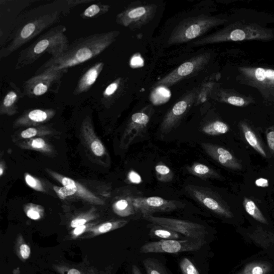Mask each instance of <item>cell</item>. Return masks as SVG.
<instances>
[{
  "mask_svg": "<svg viewBox=\"0 0 274 274\" xmlns=\"http://www.w3.org/2000/svg\"><path fill=\"white\" fill-rule=\"evenodd\" d=\"M38 131L36 128L34 127H30L28 129L23 131L21 133L22 138L25 139H28L31 138L32 136H34L37 135Z\"/></svg>",
  "mask_w": 274,
  "mask_h": 274,
  "instance_id": "obj_44",
  "label": "cell"
},
{
  "mask_svg": "<svg viewBox=\"0 0 274 274\" xmlns=\"http://www.w3.org/2000/svg\"><path fill=\"white\" fill-rule=\"evenodd\" d=\"M110 10V6L101 3L93 4L87 7L80 15L83 19H93L106 14Z\"/></svg>",
  "mask_w": 274,
  "mask_h": 274,
  "instance_id": "obj_25",
  "label": "cell"
},
{
  "mask_svg": "<svg viewBox=\"0 0 274 274\" xmlns=\"http://www.w3.org/2000/svg\"><path fill=\"white\" fill-rule=\"evenodd\" d=\"M157 11V6L155 4L133 3L117 15L116 22L132 30L140 29L154 18Z\"/></svg>",
  "mask_w": 274,
  "mask_h": 274,
  "instance_id": "obj_7",
  "label": "cell"
},
{
  "mask_svg": "<svg viewBox=\"0 0 274 274\" xmlns=\"http://www.w3.org/2000/svg\"><path fill=\"white\" fill-rule=\"evenodd\" d=\"M144 64V60L140 55H134L130 60V66L133 68L142 67Z\"/></svg>",
  "mask_w": 274,
  "mask_h": 274,
  "instance_id": "obj_41",
  "label": "cell"
},
{
  "mask_svg": "<svg viewBox=\"0 0 274 274\" xmlns=\"http://www.w3.org/2000/svg\"><path fill=\"white\" fill-rule=\"evenodd\" d=\"M54 114L53 110L34 109L30 110L21 118L22 121L42 123L46 121Z\"/></svg>",
  "mask_w": 274,
  "mask_h": 274,
  "instance_id": "obj_23",
  "label": "cell"
},
{
  "mask_svg": "<svg viewBox=\"0 0 274 274\" xmlns=\"http://www.w3.org/2000/svg\"><path fill=\"white\" fill-rule=\"evenodd\" d=\"M199 90L197 88L189 92L177 101L165 115L160 128L161 135H165L179 125L193 103L198 99Z\"/></svg>",
  "mask_w": 274,
  "mask_h": 274,
  "instance_id": "obj_11",
  "label": "cell"
},
{
  "mask_svg": "<svg viewBox=\"0 0 274 274\" xmlns=\"http://www.w3.org/2000/svg\"><path fill=\"white\" fill-rule=\"evenodd\" d=\"M171 97V92L167 87L158 86L151 94V100L155 105H160L167 102Z\"/></svg>",
  "mask_w": 274,
  "mask_h": 274,
  "instance_id": "obj_27",
  "label": "cell"
},
{
  "mask_svg": "<svg viewBox=\"0 0 274 274\" xmlns=\"http://www.w3.org/2000/svg\"><path fill=\"white\" fill-rule=\"evenodd\" d=\"M132 274H143L140 269L136 265H133Z\"/></svg>",
  "mask_w": 274,
  "mask_h": 274,
  "instance_id": "obj_50",
  "label": "cell"
},
{
  "mask_svg": "<svg viewBox=\"0 0 274 274\" xmlns=\"http://www.w3.org/2000/svg\"><path fill=\"white\" fill-rule=\"evenodd\" d=\"M228 131V126L219 120L209 123L202 128L203 133L209 135H219L226 133Z\"/></svg>",
  "mask_w": 274,
  "mask_h": 274,
  "instance_id": "obj_29",
  "label": "cell"
},
{
  "mask_svg": "<svg viewBox=\"0 0 274 274\" xmlns=\"http://www.w3.org/2000/svg\"><path fill=\"white\" fill-rule=\"evenodd\" d=\"M255 184L257 187L261 188H267L269 186L268 181L263 178H260L256 180Z\"/></svg>",
  "mask_w": 274,
  "mask_h": 274,
  "instance_id": "obj_47",
  "label": "cell"
},
{
  "mask_svg": "<svg viewBox=\"0 0 274 274\" xmlns=\"http://www.w3.org/2000/svg\"><path fill=\"white\" fill-rule=\"evenodd\" d=\"M55 269L60 274H111V269L108 272L100 271L84 262L78 265H56Z\"/></svg>",
  "mask_w": 274,
  "mask_h": 274,
  "instance_id": "obj_19",
  "label": "cell"
},
{
  "mask_svg": "<svg viewBox=\"0 0 274 274\" xmlns=\"http://www.w3.org/2000/svg\"><path fill=\"white\" fill-rule=\"evenodd\" d=\"M143 262L147 274H167L164 265L158 260L148 258Z\"/></svg>",
  "mask_w": 274,
  "mask_h": 274,
  "instance_id": "obj_32",
  "label": "cell"
},
{
  "mask_svg": "<svg viewBox=\"0 0 274 274\" xmlns=\"http://www.w3.org/2000/svg\"><path fill=\"white\" fill-rule=\"evenodd\" d=\"M31 146L34 149H43L46 147V143L43 139H37L32 141Z\"/></svg>",
  "mask_w": 274,
  "mask_h": 274,
  "instance_id": "obj_46",
  "label": "cell"
},
{
  "mask_svg": "<svg viewBox=\"0 0 274 274\" xmlns=\"http://www.w3.org/2000/svg\"><path fill=\"white\" fill-rule=\"evenodd\" d=\"M150 235L161 240H177L180 238V233L157 224L151 228Z\"/></svg>",
  "mask_w": 274,
  "mask_h": 274,
  "instance_id": "obj_24",
  "label": "cell"
},
{
  "mask_svg": "<svg viewBox=\"0 0 274 274\" xmlns=\"http://www.w3.org/2000/svg\"><path fill=\"white\" fill-rule=\"evenodd\" d=\"M187 169L190 174L203 180L221 179V176L218 173L213 169L204 164L196 163L188 167Z\"/></svg>",
  "mask_w": 274,
  "mask_h": 274,
  "instance_id": "obj_21",
  "label": "cell"
},
{
  "mask_svg": "<svg viewBox=\"0 0 274 274\" xmlns=\"http://www.w3.org/2000/svg\"><path fill=\"white\" fill-rule=\"evenodd\" d=\"M241 128H242L245 140L248 144L262 157L264 158L266 157V153H265L261 147L260 142L257 140L254 132L245 124H241Z\"/></svg>",
  "mask_w": 274,
  "mask_h": 274,
  "instance_id": "obj_26",
  "label": "cell"
},
{
  "mask_svg": "<svg viewBox=\"0 0 274 274\" xmlns=\"http://www.w3.org/2000/svg\"><path fill=\"white\" fill-rule=\"evenodd\" d=\"M273 38L271 30L254 24L235 23L216 33L198 40L193 46L225 42H240L250 40H270Z\"/></svg>",
  "mask_w": 274,
  "mask_h": 274,
  "instance_id": "obj_4",
  "label": "cell"
},
{
  "mask_svg": "<svg viewBox=\"0 0 274 274\" xmlns=\"http://www.w3.org/2000/svg\"><path fill=\"white\" fill-rule=\"evenodd\" d=\"M155 171L157 178L161 182H170L174 179V174L171 168L163 163L160 162L157 165Z\"/></svg>",
  "mask_w": 274,
  "mask_h": 274,
  "instance_id": "obj_31",
  "label": "cell"
},
{
  "mask_svg": "<svg viewBox=\"0 0 274 274\" xmlns=\"http://www.w3.org/2000/svg\"><path fill=\"white\" fill-rule=\"evenodd\" d=\"M16 247V252L21 260H27L29 258L31 253V248L24 242L22 237L19 238Z\"/></svg>",
  "mask_w": 274,
  "mask_h": 274,
  "instance_id": "obj_33",
  "label": "cell"
},
{
  "mask_svg": "<svg viewBox=\"0 0 274 274\" xmlns=\"http://www.w3.org/2000/svg\"><path fill=\"white\" fill-rule=\"evenodd\" d=\"M151 117V114L145 110L135 112L132 115L123 134L122 142L123 148H128L136 137L146 131Z\"/></svg>",
  "mask_w": 274,
  "mask_h": 274,
  "instance_id": "obj_14",
  "label": "cell"
},
{
  "mask_svg": "<svg viewBox=\"0 0 274 274\" xmlns=\"http://www.w3.org/2000/svg\"><path fill=\"white\" fill-rule=\"evenodd\" d=\"M119 32L112 31L96 34L77 39L67 51L57 58H51L36 71L35 75L46 70H69L91 60L105 51L115 42Z\"/></svg>",
  "mask_w": 274,
  "mask_h": 274,
  "instance_id": "obj_2",
  "label": "cell"
},
{
  "mask_svg": "<svg viewBox=\"0 0 274 274\" xmlns=\"http://www.w3.org/2000/svg\"><path fill=\"white\" fill-rule=\"evenodd\" d=\"M128 180L132 184H138L142 182V180L141 176L133 171H131L128 173Z\"/></svg>",
  "mask_w": 274,
  "mask_h": 274,
  "instance_id": "obj_42",
  "label": "cell"
},
{
  "mask_svg": "<svg viewBox=\"0 0 274 274\" xmlns=\"http://www.w3.org/2000/svg\"><path fill=\"white\" fill-rule=\"evenodd\" d=\"M180 265L183 274H200L195 264L187 257L182 259Z\"/></svg>",
  "mask_w": 274,
  "mask_h": 274,
  "instance_id": "obj_35",
  "label": "cell"
},
{
  "mask_svg": "<svg viewBox=\"0 0 274 274\" xmlns=\"http://www.w3.org/2000/svg\"><path fill=\"white\" fill-rule=\"evenodd\" d=\"M185 189L192 199L209 211L227 218H231L233 216L227 205L210 189L195 185H187Z\"/></svg>",
  "mask_w": 274,
  "mask_h": 274,
  "instance_id": "obj_12",
  "label": "cell"
},
{
  "mask_svg": "<svg viewBox=\"0 0 274 274\" xmlns=\"http://www.w3.org/2000/svg\"><path fill=\"white\" fill-rule=\"evenodd\" d=\"M228 103L232 104V105L241 107L244 105L245 103V100L242 98L236 96H230L227 99Z\"/></svg>",
  "mask_w": 274,
  "mask_h": 274,
  "instance_id": "obj_40",
  "label": "cell"
},
{
  "mask_svg": "<svg viewBox=\"0 0 274 274\" xmlns=\"http://www.w3.org/2000/svg\"><path fill=\"white\" fill-rule=\"evenodd\" d=\"M27 215L29 218L32 220H38L40 218V214L33 209H30L27 212Z\"/></svg>",
  "mask_w": 274,
  "mask_h": 274,
  "instance_id": "obj_49",
  "label": "cell"
},
{
  "mask_svg": "<svg viewBox=\"0 0 274 274\" xmlns=\"http://www.w3.org/2000/svg\"><path fill=\"white\" fill-rule=\"evenodd\" d=\"M22 96V92L20 88L13 84V89L8 91L2 100L0 106L2 114H14L17 111V104Z\"/></svg>",
  "mask_w": 274,
  "mask_h": 274,
  "instance_id": "obj_18",
  "label": "cell"
},
{
  "mask_svg": "<svg viewBox=\"0 0 274 274\" xmlns=\"http://www.w3.org/2000/svg\"><path fill=\"white\" fill-rule=\"evenodd\" d=\"M267 139L269 148L274 151V131H270L267 134Z\"/></svg>",
  "mask_w": 274,
  "mask_h": 274,
  "instance_id": "obj_48",
  "label": "cell"
},
{
  "mask_svg": "<svg viewBox=\"0 0 274 274\" xmlns=\"http://www.w3.org/2000/svg\"><path fill=\"white\" fill-rule=\"evenodd\" d=\"M206 244V240L187 238L183 240H160L147 243L141 248L143 253H179L199 250Z\"/></svg>",
  "mask_w": 274,
  "mask_h": 274,
  "instance_id": "obj_10",
  "label": "cell"
},
{
  "mask_svg": "<svg viewBox=\"0 0 274 274\" xmlns=\"http://www.w3.org/2000/svg\"><path fill=\"white\" fill-rule=\"evenodd\" d=\"M88 221H89V219L88 218L79 217V218L75 219L71 221V227L76 228L79 226H82V225H85Z\"/></svg>",
  "mask_w": 274,
  "mask_h": 274,
  "instance_id": "obj_43",
  "label": "cell"
},
{
  "mask_svg": "<svg viewBox=\"0 0 274 274\" xmlns=\"http://www.w3.org/2000/svg\"><path fill=\"white\" fill-rule=\"evenodd\" d=\"M91 148L94 154L98 157L102 156L105 152L103 145L99 141H93L91 144Z\"/></svg>",
  "mask_w": 274,
  "mask_h": 274,
  "instance_id": "obj_37",
  "label": "cell"
},
{
  "mask_svg": "<svg viewBox=\"0 0 274 274\" xmlns=\"http://www.w3.org/2000/svg\"><path fill=\"white\" fill-rule=\"evenodd\" d=\"M26 181L29 186L38 191H42L43 187L41 184L34 177L27 174L26 176Z\"/></svg>",
  "mask_w": 274,
  "mask_h": 274,
  "instance_id": "obj_38",
  "label": "cell"
},
{
  "mask_svg": "<svg viewBox=\"0 0 274 274\" xmlns=\"http://www.w3.org/2000/svg\"><path fill=\"white\" fill-rule=\"evenodd\" d=\"M104 63L97 62L88 69L80 78L74 91L75 95H79L87 92L95 84L103 69Z\"/></svg>",
  "mask_w": 274,
  "mask_h": 274,
  "instance_id": "obj_17",
  "label": "cell"
},
{
  "mask_svg": "<svg viewBox=\"0 0 274 274\" xmlns=\"http://www.w3.org/2000/svg\"><path fill=\"white\" fill-rule=\"evenodd\" d=\"M145 220L153 224L170 229L187 238L205 240L207 231L204 225L188 221L155 216L143 215Z\"/></svg>",
  "mask_w": 274,
  "mask_h": 274,
  "instance_id": "obj_9",
  "label": "cell"
},
{
  "mask_svg": "<svg viewBox=\"0 0 274 274\" xmlns=\"http://www.w3.org/2000/svg\"><path fill=\"white\" fill-rule=\"evenodd\" d=\"M210 59L211 54L208 53L193 57L159 80L155 84L154 87L164 86L168 88L178 83L184 79L195 75L205 67Z\"/></svg>",
  "mask_w": 274,
  "mask_h": 274,
  "instance_id": "obj_8",
  "label": "cell"
},
{
  "mask_svg": "<svg viewBox=\"0 0 274 274\" xmlns=\"http://www.w3.org/2000/svg\"><path fill=\"white\" fill-rule=\"evenodd\" d=\"M243 205L246 212L253 218L262 223L267 224V221L258 207L250 199L244 198Z\"/></svg>",
  "mask_w": 274,
  "mask_h": 274,
  "instance_id": "obj_28",
  "label": "cell"
},
{
  "mask_svg": "<svg viewBox=\"0 0 274 274\" xmlns=\"http://www.w3.org/2000/svg\"><path fill=\"white\" fill-rule=\"evenodd\" d=\"M53 176L56 179L61 182L63 185V187L54 188L55 192L61 199H64L68 197L75 195L77 193H78L80 196L89 200L93 201L98 200V198L93 196L91 193L87 192L82 187L79 186V184L76 183L74 180L56 174H54Z\"/></svg>",
  "mask_w": 274,
  "mask_h": 274,
  "instance_id": "obj_16",
  "label": "cell"
},
{
  "mask_svg": "<svg viewBox=\"0 0 274 274\" xmlns=\"http://www.w3.org/2000/svg\"><path fill=\"white\" fill-rule=\"evenodd\" d=\"M134 204L137 212L144 215L159 212H170L183 208L184 205L179 201L167 200L159 197L136 196Z\"/></svg>",
  "mask_w": 274,
  "mask_h": 274,
  "instance_id": "obj_13",
  "label": "cell"
},
{
  "mask_svg": "<svg viewBox=\"0 0 274 274\" xmlns=\"http://www.w3.org/2000/svg\"><path fill=\"white\" fill-rule=\"evenodd\" d=\"M95 2H96V0H68V1L64 2H65L68 10H69L78 5L89 4Z\"/></svg>",
  "mask_w": 274,
  "mask_h": 274,
  "instance_id": "obj_39",
  "label": "cell"
},
{
  "mask_svg": "<svg viewBox=\"0 0 274 274\" xmlns=\"http://www.w3.org/2000/svg\"><path fill=\"white\" fill-rule=\"evenodd\" d=\"M135 198L134 196L126 195L118 199L113 206L115 213L119 216L126 217L138 212L134 204Z\"/></svg>",
  "mask_w": 274,
  "mask_h": 274,
  "instance_id": "obj_20",
  "label": "cell"
},
{
  "mask_svg": "<svg viewBox=\"0 0 274 274\" xmlns=\"http://www.w3.org/2000/svg\"><path fill=\"white\" fill-rule=\"evenodd\" d=\"M201 147L207 155L221 166L232 170H241L242 166L226 149L211 143H203Z\"/></svg>",
  "mask_w": 274,
  "mask_h": 274,
  "instance_id": "obj_15",
  "label": "cell"
},
{
  "mask_svg": "<svg viewBox=\"0 0 274 274\" xmlns=\"http://www.w3.org/2000/svg\"><path fill=\"white\" fill-rule=\"evenodd\" d=\"M225 21L204 15L185 19L173 30L167 43L169 45H174L189 42Z\"/></svg>",
  "mask_w": 274,
  "mask_h": 274,
  "instance_id": "obj_5",
  "label": "cell"
},
{
  "mask_svg": "<svg viewBox=\"0 0 274 274\" xmlns=\"http://www.w3.org/2000/svg\"><path fill=\"white\" fill-rule=\"evenodd\" d=\"M68 70H46L24 83L22 96L33 98L51 91L57 93L63 76Z\"/></svg>",
  "mask_w": 274,
  "mask_h": 274,
  "instance_id": "obj_6",
  "label": "cell"
},
{
  "mask_svg": "<svg viewBox=\"0 0 274 274\" xmlns=\"http://www.w3.org/2000/svg\"><path fill=\"white\" fill-rule=\"evenodd\" d=\"M62 3L54 2L40 6L22 15L6 41L8 43L0 51V57H7L58 23L62 14L68 13L65 4Z\"/></svg>",
  "mask_w": 274,
  "mask_h": 274,
  "instance_id": "obj_1",
  "label": "cell"
},
{
  "mask_svg": "<svg viewBox=\"0 0 274 274\" xmlns=\"http://www.w3.org/2000/svg\"><path fill=\"white\" fill-rule=\"evenodd\" d=\"M128 223L126 220H117L104 223L98 227L89 229L84 238H88L100 235L111 231L122 228Z\"/></svg>",
  "mask_w": 274,
  "mask_h": 274,
  "instance_id": "obj_22",
  "label": "cell"
},
{
  "mask_svg": "<svg viewBox=\"0 0 274 274\" xmlns=\"http://www.w3.org/2000/svg\"><path fill=\"white\" fill-rule=\"evenodd\" d=\"M88 226L89 225L85 224L75 228L72 232L71 236L72 237H78L82 235L87 230Z\"/></svg>",
  "mask_w": 274,
  "mask_h": 274,
  "instance_id": "obj_45",
  "label": "cell"
},
{
  "mask_svg": "<svg viewBox=\"0 0 274 274\" xmlns=\"http://www.w3.org/2000/svg\"><path fill=\"white\" fill-rule=\"evenodd\" d=\"M270 265L265 262H253L248 264L237 274H267L270 270Z\"/></svg>",
  "mask_w": 274,
  "mask_h": 274,
  "instance_id": "obj_30",
  "label": "cell"
},
{
  "mask_svg": "<svg viewBox=\"0 0 274 274\" xmlns=\"http://www.w3.org/2000/svg\"><path fill=\"white\" fill-rule=\"evenodd\" d=\"M254 76L255 79L259 82H264L267 79L274 84V70H273L258 68L255 70Z\"/></svg>",
  "mask_w": 274,
  "mask_h": 274,
  "instance_id": "obj_34",
  "label": "cell"
},
{
  "mask_svg": "<svg viewBox=\"0 0 274 274\" xmlns=\"http://www.w3.org/2000/svg\"><path fill=\"white\" fill-rule=\"evenodd\" d=\"M66 31L65 26H58L40 36L35 42L21 51L15 69L31 65L46 53L55 58L65 53L70 46Z\"/></svg>",
  "mask_w": 274,
  "mask_h": 274,
  "instance_id": "obj_3",
  "label": "cell"
},
{
  "mask_svg": "<svg viewBox=\"0 0 274 274\" xmlns=\"http://www.w3.org/2000/svg\"><path fill=\"white\" fill-rule=\"evenodd\" d=\"M3 174V169L2 168H0V175L2 176Z\"/></svg>",
  "mask_w": 274,
  "mask_h": 274,
  "instance_id": "obj_51",
  "label": "cell"
},
{
  "mask_svg": "<svg viewBox=\"0 0 274 274\" xmlns=\"http://www.w3.org/2000/svg\"><path fill=\"white\" fill-rule=\"evenodd\" d=\"M120 83V78L115 80L114 82L110 84L104 90L103 93L104 98H110L113 96L117 91Z\"/></svg>",
  "mask_w": 274,
  "mask_h": 274,
  "instance_id": "obj_36",
  "label": "cell"
}]
</instances>
